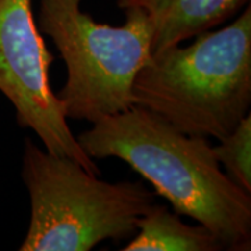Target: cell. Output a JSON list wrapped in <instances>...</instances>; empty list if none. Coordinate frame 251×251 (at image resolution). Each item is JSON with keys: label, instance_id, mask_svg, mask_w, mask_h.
<instances>
[{"label": "cell", "instance_id": "1", "mask_svg": "<svg viewBox=\"0 0 251 251\" xmlns=\"http://www.w3.org/2000/svg\"><path fill=\"white\" fill-rule=\"evenodd\" d=\"M77 141L92 159L119 158L179 215L204 225L225 250L251 249V193L221 168L208 138L187 135L141 106L92 123Z\"/></svg>", "mask_w": 251, "mask_h": 251}, {"label": "cell", "instance_id": "2", "mask_svg": "<svg viewBox=\"0 0 251 251\" xmlns=\"http://www.w3.org/2000/svg\"><path fill=\"white\" fill-rule=\"evenodd\" d=\"M152 54L131 85L133 105L187 135L222 140L250 113L251 9L229 25Z\"/></svg>", "mask_w": 251, "mask_h": 251}, {"label": "cell", "instance_id": "3", "mask_svg": "<svg viewBox=\"0 0 251 251\" xmlns=\"http://www.w3.org/2000/svg\"><path fill=\"white\" fill-rule=\"evenodd\" d=\"M21 176L31 216L21 251H88L105 240H127L155 204L143 181L110 183L77 161L25 140Z\"/></svg>", "mask_w": 251, "mask_h": 251}, {"label": "cell", "instance_id": "4", "mask_svg": "<svg viewBox=\"0 0 251 251\" xmlns=\"http://www.w3.org/2000/svg\"><path fill=\"white\" fill-rule=\"evenodd\" d=\"M82 0H41L38 28L50 36L67 77L56 94L64 116L95 123L133 106L131 85L151 57L152 27L144 7L126 9L123 25L97 23Z\"/></svg>", "mask_w": 251, "mask_h": 251}, {"label": "cell", "instance_id": "5", "mask_svg": "<svg viewBox=\"0 0 251 251\" xmlns=\"http://www.w3.org/2000/svg\"><path fill=\"white\" fill-rule=\"evenodd\" d=\"M53 54L32 16L31 0H0V92L16 109L18 125L31 128L48 152L77 161L100 175L73 134L49 85Z\"/></svg>", "mask_w": 251, "mask_h": 251}, {"label": "cell", "instance_id": "6", "mask_svg": "<svg viewBox=\"0 0 251 251\" xmlns=\"http://www.w3.org/2000/svg\"><path fill=\"white\" fill-rule=\"evenodd\" d=\"M249 0H151L147 10L152 27L151 56L226 23Z\"/></svg>", "mask_w": 251, "mask_h": 251}, {"label": "cell", "instance_id": "7", "mask_svg": "<svg viewBox=\"0 0 251 251\" xmlns=\"http://www.w3.org/2000/svg\"><path fill=\"white\" fill-rule=\"evenodd\" d=\"M123 251H222L225 244L204 225L184 224L177 212L153 204L138 219L137 232Z\"/></svg>", "mask_w": 251, "mask_h": 251}, {"label": "cell", "instance_id": "8", "mask_svg": "<svg viewBox=\"0 0 251 251\" xmlns=\"http://www.w3.org/2000/svg\"><path fill=\"white\" fill-rule=\"evenodd\" d=\"M221 168L244 191L251 193V113L230 134L212 147Z\"/></svg>", "mask_w": 251, "mask_h": 251}, {"label": "cell", "instance_id": "9", "mask_svg": "<svg viewBox=\"0 0 251 251\" xmlns=\"http://www.w3.org/2000/svg\"><path fill=\"white\" fill-rule=\"evenodd\" d=\"M117 6L120 9H130V7H145L151 0H116Z\"/></svg>", "mask_w": 251, "mask_h": 251}]
</instances>
